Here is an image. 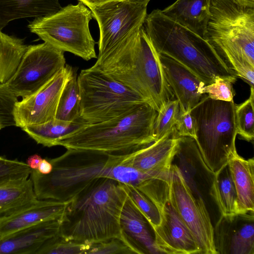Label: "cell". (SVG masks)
<instances>
[{
	"label": "cell",
	"instance_id": "1",
	"mask_svg": "<svg viewBox=\"0 0 254 254\" xmlns=\"http://www.w3.org/2000/svg\"><path fill=\"white\" fill-rule=\"evenodd\" d=\"M125 155L68 149L63 155L48 159L53 166L49 174L32 169L30 178L35 195L38 199L69 201L101 178L132 185L137 172L122 163Z\"/></svg>",
	"mask_w": 254,
	"mask_h": 254
},
{
	"label": "cell",
	"instance_id": "2",
	"mask_svg": "<svg viewBox=\"0 0 254 254\" xmlns=\"http://www.w3.org/2000/svg\"><path fill=\"white\" fill-rule=\"evenodd\" d=\"M144 98L158 112L174 95L143 25L91 67Z\"/></svg>",
	"mask_w": 254,
	"mask_h": 254
},
{
	"label": "cell",
	"instance_id": "3",
	"mask_svg": "<svg viewBox=\"0 0 254 254\" xmlns=\"http://www.w3.org/2000/svg\"><path fill=\"white\" fill-rule=\"evenodd\" d=\"M123 183L101 178L69 200L61 217L59 235L66 239L97 243L127 239L120 223L127 197Z\"/></svg>",
	"mask_w": 254,
	"mask_h": 254
},
{
	"label": "cell",
	"instance_id": "4",
	"mask_svg": "<svg viewBox=\"0 0 254 254\" xmlns=\"http://www.w3.org/2000/svg\"><path fill=\"white\" fill-rule=\"evenodd\" d=\"M143 24L159 54L189 68L206 85L213 83L217 76L238 78L206 39L170 19L161 10L147 14Z\"/></svg>",
	"mask_w": 254,
	"mask_h": 254
},
{
	"label": "cell",
	"instance_id": "5",
	"mask_svg": "<svg viewBox=\"0 0 254 254\" xmlns=\"http://www.w3.org/2000/svg\"><path fill=\"white\" fill-rule=\"evenodd\" d=\"M206 39L228 66L251 87L254 81V8L211 0Z\"/></svg>",
	"mask_w": 254,
	"mask_h": 254
},
{
	"label": "cell",
	"instance_id": "6",
	"mask_svg": "<svg viewBox=\"0 0 254 254\" xmlns=\"http://www.w3.org/2000/svg\"><path fill=\"white\" fill-rule=\"evenodd\" d=\"M157 112L144 103L132 112L106 122L86 124L59 139L56 146L124 155L155 141Z\"/></svg>",
	"mask_w": 254,
	"mask_h": 254
},
{
	"label": "cell",
	"instance_id": "7",
	"mask_svg": "<svg viewBox=\"0 0 254 254\" xmlns=\"http://www.w3.org/2000/svg\"><path fill=\"white\" fill-rule=\"evenodd\" d=\"M235 106L234 101L216 100L204 94L190 111L196 125L194 140L204 163L214 174L228 164L236 150Z\"/></svg>",
	"mask_w": 254,
	"mask_h": 254
},
{
	"label": "cell",
	"instance_id": "8",
	"mask_svg": "<svg viewBox=\"0 0 254 254\" xmlns=\"http://www.w3.org/2000/svg\"><path fill=\"white\" fill-rule=\"evenodd\" d=\"M77 82L80 116L87 124L111 120L148 103L139 95L91 67L80 71Z\"/></svg>",
	"mask_w": 254,
	"mask_h": 254
},
{
	"label": "cell",
	"instance_id": "9",
	"mask_svg": "<svg viewBox=\"0 0 254 254\" xmlns=\"http://www.w3.org/2000/svg\"><path fill=\"white\" fill-rule=\"evenodd\" d=\"M92 17L91 11L79 1L54 14L37 17L28 27L44 42L89 61L97 58L96 43L89 28Z\"/></svg>",
	"mask_w": 254,
	"mask_h": 254
},
{
	"label": "cell",
	"instance_id": "10",
	"mask_svg": "<svg viewBox=\"0 0 254 254\" xmlns=\"http://www.w3.org/2000/svg\"><path fill=\"white\" fill-rule=\"evenodd\" d=\"M170 170L136 187L155 204L160 212V224L152 229L155 247L159 254H200L195 239L171 199Z\"/></svg>",
	"mask_w": 254,
	"mask_h": 254
},
{
	"label": "cell",
	"instance_id": "11",
	"mask_svg": "<svg viewBox=\"0 0 254 254\" xmlns=\"http://www.w3.org/2000/svg\"><path fill=\"white\" fill-rule=\"evenodd\" d=\"M66 64L64 52L46 42L28 46L15 72L6 83L15 96L23 99L43 86Z\"/></svg>",
	"mask_w": 254,
	"mask_h": 254
},
{
	"label": "cell",
	"instance_id": "12",
	"mask_svg": "<svg viewBox=\"0 0 254 254\" xmlns=\"http://www.w3.org/2000/svg\"><path fill=\"white\" fill-rule=\"evenodd\" d=\"M100 30L99 54L110 52L143 25L147 5L127 0L112 1L89 7Z\"/></svg>",
	"mask_w": 254,
	"mask_h": 254
},
{
	"label": "cell",
	"instance_id": "13",
	"mask_svg": "<svg viewBox=\"0 0 254 254\" xmlns=\"http://www.w3.org/2000/svg\"><path fill=\"white\" fill-rule=\"evenodd\" d=\"M169 192L174 206L189 229L200 254H217L213 241V224L206 207L193 195L177 166L172 163Z\"/></svg>",
	"mask_w": 254,
	"mask_h": 254
},
{
	"label": "cell",
	"instance_id": "14",
	"mask_svg": "<svg viewBox=\"0 0 254 254\" xmlns=\"http://www.w3.org/2000/svg\"><path fill=\"white\" fill-rule=\"evenodd\" d=\"M73 68L66 64L38 90L20 101H17L13 110L15 126L22 128L55 119L61 95Z\"/></svg>",
	"mask_w": 254,
	"mask_h": 254
},
{
	"label": "cell",
	"instance_id": "15",
	"mask_svg": "<svg viewBox=\"0 0 254 254\" xmlns=\"http://www.w3.org/2000/svg\"><path fill=\"white\" fill-rule=\"evenodd\" d=\"M213 241L217 254H254V211L221 215Z\"/></svg>",
	"mask_w": 254,
	"mask_h": 254
},
{
	"label": "cell",
	"instance_id": "16",
	"mask_svg": "<svg viewBox=\"0 0 254 254\" xmlns=\"http://www.w3.org/2000/svg\"><path fill=\"white\" fill-rule=\"evenodd\" d=\"M69 202L37 199L0 216V239L39 223L60 219Z\"/></svg>",
	"mask_w": 254,
	"mask_h": 254
},
{
	"label": "cell",
	"instance_id": "17",
	"mask_svg": "<svg viewBox=\"0 0 254 254\" xmlns=\"http://www.w3.org/2000/svg\"><path fill=\"white\" fill-rule=\"evenodd\" d=\"M179 139L174 127L159 140L125 155L122 162L145 173L158 174L168 171L177 152Z\"/></svg>",
	"mask_w": 254,
	"mask_h": 254
},
{
	"label": "cell",
	"instance_id": "18",
	"mask_svg": "<svg viewBox=\"0 0 254 254\" xmlns=\"http://www.w3.org/2000/svg\"><path fill=\"white\" fill-rule=\"evenodd\" d=\"M159 57L167 82L179 102V109L191 111L204 94L203 89L206 84L179 62L162 54Z\"/></svg>",
	"mask_w": 254,
	"mask_h": 254
},
{
	"label": "cell",
	"instance_id": "19",
	"mask_svg": "<svg viewBox=\"0 0 254 254\" xmlns=\"http://www.w3.org/2000/svg\"><path fill=\"white\" fill-rule=\"evenodd\" d=\"M60 219L44 222L0 239V254H36L47 242L59 234Z\"/></svg>",
	"mask_w": 254,
	"mask_h": 254
},
{
	"label": "cell",
	"instance_id": "20",
	"mask_svg": "<svg viewBox=\"0 0 254 254\" xmlns=\"http://www.w3.org/2000/svg\"><path fill=\"white\" fill-rule=\"evenodd\" d=\"M120 223L126 238L143 254H159L149 223L128 195L121 212Z\"/></svg>",
	"mask_w": 254,
	"mask_h": 254
},
{
	"label": "cell",
	"instance_id": "21",
	"mask_svg": "<svg viewBox=\"0 0 254 254\" xmlns=\"http://www.w3.org/2000/svg\"><path fill=\"white\" fill-rule=\"evenodd\" d=\"M211 0H177L161 10L167 17L205 38Z\"/></svg>",
	"mask_w": 254,
	"mask_h": 254
},
{
	"label": "cell",
	"instance_id": "22",
	"mask_svg": "<svg viewBox=\"0 0 254 254\" xmlns=\"http://www.w3.org/2000/svg\"><path fill=\"white\" fill-rule=\"evenodd\" d=\"M228 164L237 192V213L254 211V160H246L237 150L232 153Z\"/></svg>",
	"mask_w": 254,
	"mask_h": 254
},
{
	"label": "cell",
	"instance_id": "23",
	"mask_svg": "<svg viewBox=\"0 0 254 254\" xmlns=\"http://www.w3.org/2000/svg\"><path fill=\"white\" fill-rule=\"evenodd\" d=\"M62 8L59 0H0V30L13 20L45 16Z\"/></svg>",
	"mask_w": 254,
	"mask_h": 254
},
{
	"label": "cell",
	"instance_id": "24",
	"mask_svg": "<svg viewBox=\"0 0 254 254\" xmlns=\"http://www.w3.org/2000/svg\"><path fill=\"white\" fill-rule=\"evenodd\" d=\"M86 124L82 120L67 122L55 119L42 124L26 126L22 129L38 144L50 147L56 146L60 138Z\"/></svg>",
	"mask_w": 254,
	"mask_h": 254
},
{
	"label": "cell",
	"instance_id": "25",
	"mask_svg": "<svg viewBox=\"0 0 254 254\" xmlns=\"http://www.w3.org/2000/svg\"><path fill=\"white\" fill-rule=\"evenodd\" d=\"M37 198L30 178L0 186V216L28 204Z\"/></svg>",
	"mask_w": 254,
	"mask_h": 254
},
{
	"label": "cell",
	"instance_id": "26",
	"mask_svg": "<svg viewBox=\"0 0 254 254\" xmlns=\"http://www.w3.org/2000/svg\"><path fill=\"white\" fill-rule=\"evenodd\" d=\"M212 194L221 215L237 213V192L228 164L214 174Z\"/></svg>",
	"mask_w": 254,
	"mask_h": 254
},
{
	"label": "cell",
	"instance_id": "27",
	"mask_svg": "<svg viewBox=\"0 0 254 254\" xmlns=\"http://www.w3.org/2000/svg\"><path fill=\"white\" fill-rule=\"evenodd\" d=\"M27 48L23 40L0 30V83H6L13 75Z\"/></svg>",
	"mask_w": 254,
	"mask_h": 254
},
{
	"label": "cell",
	"instance_id": "28",
	"mask_svg": "<svg viewBox=\"0 0 254 254\" xmlns=\"http://www.w3.org/2000/svg\"><path fill=\"white\" fill-rule=\"evenodd\" d=\"M77 70V68L73 67L64 85L57 107L56 119L67 122L82 120Z\"/></svg>",
	"mask_w": 254,
	"mask_h": 254
},
{
	"label": "cell",
	"instance_id": "29",
	"mask_svg": "<svg viewBox=\"0 0 254 254\" xmlns=\"http://www.w3.org/2000/svg\"><path fill=\"white\" fill-rule=\"evenodd\" d=\"M254 88L251 87L249 98L235 106V123L237 133L248 141L254 138Z\"/></svg>",
	"mask_w": 254,
	"mask_h": 254
},
{
	"label": "cell",
	"instance_id": "30",
	"mask_svg": "<svg viewBox=\"0 0 254 254\" xmlns=\"http://www.w3.org/2000/svg\"><path fill=\"white\" fill-rule=\"evenodd\" d=\"M92 244L67 240L58 234L47 242L36 254H86Z\"/></svg>",
	"mask_w": 254,
	"mask_h": 254
},
{
	"label": "cell",
	"instance_id": "31",
	"mask_svg": "<svg viewBox=\"0 0 254 254\" xmlns=\"http://www.w3.org/2000/svg\"><path fill=\"white\" fill-rule=\"evenodd\" d=\"M179 112V104L176 99L168 100L160 108L154 126L155 141L162 138L174 127Z\"/></svg>",
	"mask_w": 254,
	"mask_h": 254
},
{
	"label": "cell",
	"instance_id": "32",
	"mask_svg": "<svg viewBox=\"0 0 254 254\" xmlns=\"http://www.w3.org/2000/svg\"><path fill=\"white\" fill-rule=\"evenodd\" d=\"M128 195L146 218L152 229L161 223L160 212L155 204L136 187L123 184Z\"/></svg>",
	"mask_w": 254,
	"mask_h": 254
},
{
	"label": "cell",
	"instance_id": "33",
	"mask_svg": "<svg viewBox=\"0 0 254 254\" xmlns=\"http://www.w3.org/2000/svg\"><path fill=\"white\" fill-rule=\"evenodd\" d=\"M31 171L26 163L0 156V186L26 180Z\"/></svg>",
	"mask_w": 254,
	"mask_h": 254
},
{
	"label": "cell",
	"instance_id": "34",
	"mask_svg": "<svg viewBox=\"0 0 254 254\" xmlns=\"http://www.w3.org/2000/svg\"><path fill=\"white\" fill-rule=\"evenodd\" d=\"M142 254L128 240L113 238L105 241L93 243L86 254Z\"/></svg>",
	"mask_w": 254,
	"mask_h": 254
},
{
	"label": "cell",
	"instance_id": "35",
	"mask_svg": "<svg viewBox=\"0 0 254 254\" xmlns=\"http://www.w3.org/2000/svg\"><path fill=\"white\" fill-rule=\"evenodd\" d=\"M236 80L235 78L217 76L213 83L203 87V93L214 100L233 101L235 94L233 84Z\"/></svg>",
	"mask_w": 254,
	"mask_h": 254
},
{
	"label": "cell",
	"instance_id": "36",
	"mask_svg": "<svg viewBox=\"0 0 254 254\" xmlns=\"http://www.w3.org/2000/svg\"><path fill=\"white\" fill-rule=\"evenodd\" d=\"M18 98L10 91L6 83H0V124L2 128L15 126L13 110Z\"/></svg>",
	"mask_w": 254,
	"mask_h": 254
},
{
	"label": "cell",
	"instance_id": "37",
	"mask_svg": "<svg viewBox=\"0 0 254 254\" xmlns=\"http://www.w3.org/2000/svg\"><path fill=\"white\" fill-rule=\"evenodd\" d=\"M175 129L180 137H190L195 139V122L190 111H186L179 109Z\"/></svg>",
	"mask_w": 254,
	"mask_h": 254
},
{
	"label": "cell",
	"instance_id": "38",
	"mask_svg": "<svg viewBox=\"0 0 254 254\" xmlns=\"http://www.w3.org/2000/svg\"><path fill=\"white\" fill-rule=\"evenodd\" d=\"M53 169L52 164L48 159H42L41 161L38 171L41 174H48L51 173Z\"/></svg>",
	"mask_w": 254,
	"mask_h": 254
},
{
	"label": "cell",
	"instance_id": "39",
	"mask_svg": "<svg viewBox=\"0 0 254 254\" xmlns=\"http://www.w3.org/2000/svg\"><path fill=\"white\" fill-rule=\"evenodd\" d=\"M42 160V158L40 156L37 154H34L30 156L27 159L26 163L32 169L38 170Z\"/></svg>",
	"mask_w": 254,
	"mask_h": 254
},
{
	"label": "cell",
	"instance_id": "40",
	"mask_svg": "<svg viewBox=\"0 0 254 254\" xmlns=\"http://www.w3.org/2000/svg\"><path fill=\"white\" fill-rule=\"evenodd\" d=\"M79 1L82 2L87 7H90L94 6H96L108 2L112 1H119L123 0H79Z\"/></svg>",
	"mask_w": 254,
	"mask_h": 254
},
{
	"label": "cell",
	"instance_id": "41",
	"mask_svg": "<svg viewBox=\"0 0 254 254\" xmlns=\"http://www.w3.org/2000/svg\"><path fill=\"white\" fill-rule=\"evenodd\" d=\"M240 5L254 8V0H233Z\"/></svg>",
	"mask_w": 254,
	"mask_h": 254
},
{
	"label": "cell",
	"instance_id": "42",
	"mask_svg": "<svg viewBox=\"0 0 254 254\" xmlns=\"http://www.w3.org/2000/svg\"><path fill=\"white\" fill-rule=\"evenodd\" d=\"M131 2L147 5L150 0H127Z\"/></svg>",
	"mask_w": 254,
	"mask_h": 254
},
{
	"label": "cell",
	"instance_id": "43",
	"mask_svg": "<svg viewBox=\"0 0 254 254\" xmlns=\"http://www.w3.org/2000/svg\"><path fill=\"white\" fill-rule=\"evenodd\" d=\"M1 128H2V127H1V126L0 125V129H1Z\"/></svg>",
	"mask_w": 254,
	"mask_h": 254
}]
</instances>
